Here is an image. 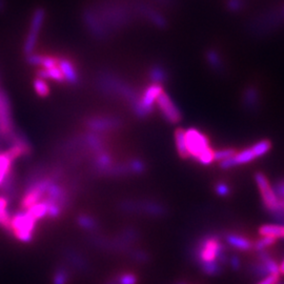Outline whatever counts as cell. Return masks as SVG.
Listing matches in <instances>:
<instances>
[{"mask_svg": "<svg viewBox=\"0 0 284 284\" xmlns=\"http://www.w3.org/2000/svg\"><path fill=\"white\" fill-rule=\"evenodd\" d=\"M105 284H117V282H116V280H115V279H113V280L107 281Z\"/></svg>", "mask_w": 284, "mask_h": 284, "instance_id": "f6af8a7d", "label": "cell"}, {"mask_svg": "<svg viewBox=\"0 0 284 284\" xmlns=\"http://www.w3.org/2000/svg\"><path fill=\"white\" fill-rule=\"evenodd\" d=\"M8 204L9 200L3 195H0V228L7 232H11L12 215L8 212Z\"/></svg>", "mask_w": 284, "mask_h": 284, "instance_id": "ffe728a7", "label": "cell"}, {"mask_svg": "<svg viewBox=\"0 0 284 284\" xmlns=\"http://www.w3.org/2000/svg\"><path fill=\"white\" fill-rule=\"evenodd\" d=\"M142 211L143 213L151 215L155 217H161L166 213V209L159 202L155 201H144L136 202L135 201V213Z\"/></svg>", "mask_w": 284, "mask_h": 284, "instance_id": "2e32d148", "label": "cell"}, {"mask_svg": "<svg viewBox=\"0 0 284 284\" xmlns=\"http://www.w3.org/2000/svg\"><path fill=\"white\" fill-rule=\"evenodd\" d=\"M70 279V271L66 267H59L55 273L53 277V284H66Z\"/></svg>", "mask_w": 284, "mask_h": 284, "instance_id": "f1b7e54d", "label": "cell"}, {"mask_svg": "<svg viewBox=\"0 0 284 284\" xmlns=\"http://www.w3.org/2000/svg\"><path fill=\"white\" fill-rule=\"evenodd\" d=\"M96 86L98 91L105 96L121 97L133 106L138 102L140 96L129 83L111 71H101L96 77Z\"/></svg>", "mask_w": 284, "mask_h": 284, "instance_id": "7a4b0ae2", "label": "cell"}, {"mask_svg": "<svg viewBox=\"0 0 284 284\" xmlns=\"http://www.w3.org/2000/svg\"><path fill=\"white\" fill-rule=\"evenodd\" d=\"M276 240H277V239H274V238H271V237L261 236V238H260L259 240H257L256 242L254 243L253 249H255L257 252H262V251H264L266 249L272 247L273 244L276 242Z\"/></svg>", "mask_w": 284, "mask_h": 284, "instance_id": "d6a6232c", "label": "cell"}, {"mask_svg": "<svg viewBox=\"0 0 284 284\" xmlns=\"http://www.w3.org/2000/svg\"><path fill=\"white\" fill-rule=\"evenodd\" d=\"M77 223L80 228L89 231V232H95L96 230H98V228H99L97 220L85 214L79 215V216L77 217Z\"/></svg>", "mask_w": 284, "mask_h": 284, "instance_id": "4316f807", "label": "cell"}, {"mask_svg": "<svg viewBox=\"0 0 284 284\" xmlns=\"http://www.w3.org/2000/svg\"><path fill=\"white\" fill-rule=\"evenodd\" d=\"M243 103L249 110L256 109L259 103V94H258L256 87H254V86L248 87L246 92H244Z\"/></svg>", "mask_w": 284, "mask_h": 284, "instance_id": "d4e9b609", "label": "cell"}, {"mask_svg": "<svg viewBox=\"0 0 284 284\" xmlns=\"http://www.w3.org/2000/svg\"><path fill=\"white\" fill-rule=\"evenodd\" d=\"M276 284H284V283H283V282H280V281H279V282H277Z\"/></svg>", "mask_w": 284, "mask_h": 284, "instance_id": "c3c4849f", "label": "cell"}, {"mask_svg": "<svg viewBox=\"0 0 284 284\" xmlns=\"http://www.w3.org/2000/svg\"><path fill=\"white\" fill-rule=\"evenodd\" d=\"M175 143L180 157L182 159H190L187 143H185V130L181 129V127L175 131Z\"/></svg>", "mask_w": 284, "mask_h": 284, "instance_id": "cb8c5ba5", "label": "cell"}, {"mask_svg": "<svg viewBox=\"0 0 284 284\" xmlns=\"http://www.w3.org/2000/svg\"><path fill=\"white\" fill-rule=\"evenodd\" d=\"M274 190H275L276 194L280 199L284 200V179L279 180L275 185H274Z\"/></svg>", "mask_w": 284, "mask_h": 284, "instance_id": "60d3db41", "label": "cell"}, {"mask_svg": "<svg viewBox=\"0 0 284 284\" xmlns=\"http://www.w3.org/2000/svg\"><path fill=\"white\" fill-rule=\"evenodd\" d=\"M26 61L28 64L34 66H40L41 68H51L58 65V60L52 56L39 55V54H30L26 56Z\"/></svg>", "mask_w": 284, "mask_h": 284, "instance_id": "e0dca14e", "label": "cell"}, {"mask_svg": "<svg viewBox=\"0 0 284 284\" xmlns=\"http://www.w3.org/2000/svg\"><path fill=\"white\" fill-rule=\"evenodd\" d=\"M44 18H45L44 9L42 7L36 8L32 16L30 31H28V34L25 38V41L23 44V52L26 56L34 53V50L37 44L39 32H40L42 24L44 22Z\"/></svg>", "mask_w": 284, "mask_h": 284, "instance_id": "30bf717a", "label": "cell"}, {"mask_svg": "<svg viewBox=\"0 0 284 284\" xmlns=\"http://www.w3.org/2000/svg\"><path fill=\"white\" fill-rule=\"evenodd\" d=\"M200 268L204 274L209 276H217L221 273V264L219 262H209L200 264Z\"/></svg>", "mask_w": 284, "mask_h": 284, "instance_id": "f546056e", "label": "cell"}, {"mask_svg": "<svg viewBox=\"0 0 284 284\" xmlns=\"http://www.w3.org/2000/svg\"><path fill=\"white\" fill-rule=\"evenodd\" d=\"M282 238H284V225H283V236H282Z\"/></svg>", "mask_w": 284, "mask_h": 284, "instance_id": "681fc988", "label": "cell"}, {"mask_svg": "<svg viewBox=\"0 0 284 284\" xmlns=\"http://www.w3.org/2000/svg\"><path fill=\"white\" fill-rule=\"evenodd\" d=\"M255 181H256L258 190L260 192L264 208L274 217L279 220L281 213V200L271 185L268 177L263 173H257L255 175Z\"/></svg>", "mask_w": 284, "mask_h": 284, "instance_id": "5b68a950", "label": "cell"}, {"mask_svg": "<svg viewBox=\"0 0 284 284\" xmlns=\"http://www.w3.org/2000/svg\"><path fill=\"white\" fill-rule=\"evenodd\" d=\"M28 213L31 214V216L35 219V220H40L43 219L44 217H46L47 214V207L46 203L42 200L40 202L36 203L35 205H33L32 208H30L28 210H26Z\"/></svg>", "mask_w": 284, "mask_h": 284, "instance_id": "83f0119b", "label": "cell"}, {"mask_svg": "<svg viewBox=\"0 0 284 284\" xmlns=\"http://www.w3.org/2000/svg\"><path fill=\"white\" fill-rule=\"evenodd\" d=\"M260 236L271 237L274 239H279L283 236V225L278 223H268L263 224L259 229Z\"/></svg>", "mask_w": 284, "mask_h": 284, "instance_id": "7402d4cb", "label": "cell"}, {"mask_svg": "<svg viewBox=\"0 0 284 284\" xmlns=\"http://www.w3.org/2000/svg\"><path fill=\"white\" fill-rule=\"evenodd\" d=\"M214 153H215V151L211 148V146H209L208 149H205V150L198 156L197 161L200 162V163L203 164V165H209V164H211V163L214 161Z\"/></svg>", "mask_w": 284, "mask_h": 284, "instance_id": "d590c367", "label": "cell"}, {"mask_svg": "<svg viewBox=\"0 0 284 284\" xmlns=\"http://www.w3.org/2000/svg\"><path fill=\"white\" fill-rule=\"evenodd\" d=\"M117 284H137L138 279L132 273H122L115 278Z\"/></svg>", "mask_w": 284, "mask_h": 284, "instance_id": "e575fe53", "label": "cell"}, {"mask_svg": "<svg viewBox=\"0 0 284 284\" xmlns=\"http://www.w3.org/2000/svg\"><path fill=\"white\" fill-rule=\"evenodd\" d=\"M131 174H142L145 171V163L140 159H131L126 162Z\"/></svg>", "mask_w": 284, "mask_h": 284, "instance_id": "1f68e13d", "label": "cell"}, {"mask_svg": "<svg viewBox=\"0 0 284 284\" xmlns=\"http://www.w3.org/2000/svg\"><path fill=\"white\" fill-rule=\"evenodd\" d=\"M34 89L37 95L40 97H46L50 94V87H48L45 80L41 79V78H36L34 80Z\"/></svg>", "mask_w": 284, "mask_h": 284, "instance_id": "4dcf8cb0", "label": "cell"}, {"mask_svg": "<svg viewBox=\"0 0 284 284\" xmlns=\"http://www.w3.org/2000/svg\"><path fill=\"white\" fill-rule=\"evenodd\" d=\"M37 76L38 78H41L44 80L50 79L56 82H64L63 75L58 65L51 68H40V70L37 71Z\"/></svg>", "mask_w": 284, "mask_h": 284, "instance_id": "603a6c76", "label": "cell"}, {"mask_svg": "<svg viewBox=\"0 0 284 284\" xmlns=\"http://www.w3.org/2000/svg\"><path fill=\"white\" fill-rule=\"evenodd\" d=\"M149 79L154 84H164L169 80V73L161 63H154L149 70Z\"/></svg>", "mask_w": 284, "mask_h": 284, "instance_id": "d6986e66", "label": "cell"}, {"mask_svg": "<svg viewBox=\"0 0 284 284\" xmlns=\"http://www.w3.org/2000/svg\"><path fill=\"white\" fill-rule=\"evenodd\" d=\"M237 153L236 150L234 149H223V150H219V151H215L214 153V161H218L221 162L223 160H227Z\"/></svg>", "mask_w": 284, "mask_h": 284, "instance_id": "836d02e7", "label": "cell"}, {"mask_svg": "<svg viewBox=\"0 0 284 284\" xmlns=\"http://www.w3.org/2000/svg\"><path fill=\"white\" fill-rule=\"evenodd\" d=\"M133 12L140 17H143L146 21H149L151 24L156 26L160 30L168 27V20L157 9L154 8L151 4L143 2V1H137L132 6Z\"/></svg>", "mask_w": 284, "mask_h": 284, "instance_id": "8fae6325", "label": "cell"}, {"mask_svg": "<svg viewBox=\"0 0 284 284\" xmlns=\"http://www.w3.org/2000/svg\"><path fill=\"white\" fill-rule=\"evenodd\" d=\"M205 60H207V63L215 73L218 74L223 73L225 66L221 58V55L217 50H215V48H210L209 51H207V53H205Z\"/></svg>", "mask_w": 284, "mask_h": 284, "instance_id": "44dd1931", "label": "cell"}, {"mask_svg": "<svg viewBox=\"0 0 284 284\" xmlns=\"http://www.w3.org/2000/svg\"><path fill=\"white\" fill-rule=\"evenodd\" d=\"M227 6L231 12H239L244 6V0H228Z\"/></svg>", "mask_w": 284, "mask_h": 284, "instance_id": "8d00e7d4", "label": "cell"}, {"mask_svg": "<svg viewBox=\"0 0 284 284\" xmlns=\"http://www.w3.org/2000/svg\"><path fill=\"white\" fill-rule=\"evenodd\" d=\"M37 220L27 211H19L12 216L11 228L14 236L21 242L28 243L34 238Z\"/></svg>", "mask_w": 284, "mask_h": 284, "instance_id": "8992f818", "label": "cell"}, {"mask_svg": "<svg viewBox=\"0 0 284 284\" xmlns=\"http://www.w3.org/2000/svg\"><path fill=\"white\" fill-rule=\"evenodd\" d=\"M64 255H65V258L68 260V262H70L73 267L79 269V270H83V271L87 270L86 261L77 252L73 250H67L64 253Z\"/></svg>", "mask_w": 284, "mask_h": 284, "instance_id": "484cf974", "label": "cell"}, {"mask_svg": "<svg viewBox=\"0 0 284 284\" xmlns=\"http://www.w3.org/2000/svg\"><path fill=\"white\" fill-rule=\"evenodd\" d=\"M280 280V274H272L263 277L257 284H276Z\"/></svg>", "mask_w": 284, "mask_h": 284, "instance_id": "f35d334b", "label": "cell"}, {"mask_svg": "<svg viewBox=\"0 0 284 284\" xmlns=\"http://www.w3.org/2000/svg\"><path fill=\"white\" fill-rule=\"evenodd\" d=\"M4 6H5V2H4V0H0V12H2V11H3Z\"/></svg>", "mask_w": 284, "mask_h": 284, "instance_id": "ee69618b", "label": "cell"}, {"mask_svg": "<svg viewBox=\"0 0 284 284\" xmlns=\"http://www.w3.org/2000/svg\"><path fill=\"white\" fill-rule=\"evenodd\" d=\"M58 66H59L63 75L64 81L72 85L79 83V74H78L75 65L70 60L66 59V58H61V59L58 60Z\"/></svg>", "mask_w": 284, "mask_h": 284, "instance_id": "9a60e30c", "label": "cell"}, {"mask_svg": "<svg viewBox=\"0 0 284 284\" xmlns=\"http://www.w3.org/2000/svg\"><path fill=\"white\" fill-rule=\"evenodd\" d=\"M194 259L198 264L209 262L224 263L227 261L224 248L218 236H204L195 246L193 251Z\"/></svg>", "mask_w": 284, "mask_h": 284, "instance_id": "3957f363", "label": "cell"}, {"mask_svg": "<svg viewBox=\"0 0 284 284\" xmlns=\"http://www.w3.org/2000/svg\"><path fill=\"white\" fill-rule=\"evenodd\" d=\"M282 17L284 18V7H283V9H282Z\"/></svg>", "mask_w": 284, "mask_h": 284, "instance_id": "7dc6e473", "label": "cell"}, {"mask_svg": "<svg viewBox=\"0 0 284 284\" xmlns=\"http://www.w3.org/2000/svg\"><path fill=\"white\" fill-rule=\"evenodd\" d=\"M215 190H216V193L219 195V196H228L230 195L231 193V189L229 185L227 183H224V182H219L217 183L216 185V188H215Z\"/></svg>", "mask_w": 284, "mask_h": 284, "instance_id": "ab89813d", "label": "cell"}, {"mask_svg": "<svg viewBox=\"0 0 284 284\" xmlns=\"http://www.w3.org/2000/svg\"><path fill=\"white\" fill-rule=\"evenodd\" d=\"M176 284H188V283L184 282V281H180V282H177Z\"/></svg>", "mask_w": 284, "mask_h": 284, "instance_id": "bcb514c9", "label": "cell"}, {"mask_svg": "<svg viewBox=\"0 0 284 284\" xmlns=\"http://www.w3.org/2000/svg\"><path fill=\"white\" fill-rule=\"evenodd\" d=\"M82 21L89 34L98 41H105L112 35L94 6H87L82 12Z\"/></svg>", "mask_w": 284, "mask_h": 284, "instance_id": "52a82bcc", "label": "cell"}, {"mask_svg": "<svg viewBox=\"0 0 284 284\" xmlns=\"http://www.w3.org/2000/svg\"><path fill=\"white\" fill-rule=\"evenodd\" d=\"M93 6L112 34L129 25L133 19V8L117 0H103Z\"/></svg>", "mask_w": 284, "mask_h": 284, "instance_id": "6da1fadb", "label": "cell"}, {"mask_svg": "<svg viewBox=\"0 0 284 284\" xmlns=\"http://www.w3.org/2000/svg\"><path fill=\"white\" fill-rule=\"evenodd\" d=\"M130 255H131V258L136 260V261H139V262H145L149 260V256L148 254L141 252V251H129Z\"/></svg>", "mask_w": 284, "mask_h": 284, "instance_id": "74e56055", "label": "cell"}, {"mask_svg": "<svg viewBox=\"0 0 284 284\" xmlns=\"http://www.w3.org/2000/svg\"><path fill=\"white\" fill-rule=\"evenodd\" d=\"M156 103H157L160 114L165 121L176 124L182 119L181 111L179 110V107L176 105V103L173 101V99L168 93H165L163 91L158 96Z\"/></svg>", "mask_w": 284, "mask_h": 284, "instance_id": "7c38bea8", "label": "cell"}, {"mask_svg": "<svg viewBox=\"0 0 284 284\" xmlns=\"http://www.w3.org/2000/svg\"><path fill=\"white\" fill-rule=\"evenodd\" d=\"M122 124L119 117L114 116H95L85 120V126L94 133L109 132L118 129Z\"/></svg>", "mask_w": 284, "mask_h": 284, "instance_id": "4fadbf2b", "label": "cell"}, {"mask_svg": "<svg viewBox=\"0 0 284 284\" xmlns=\"http://www.w3.org/2000/svg\"><path fill=\"white\" fill-rule=\"evenodd\" d=\"M259 253V262L253 270L255 275L263 278L268 275H272V274H280L279 263L274 260L268 253H264V251Z\"/></svg>", "mask_w": 284, "mask_h": 284, "instance_id": "5bb4252c", "label": "cell"}, {"mask_svg": "<svg viewBox=\"0 0 284 284\" xmlns=\"http://www.w3.org/2000/svg\"><path fill=\"white\" fill-rule=\"evenodd\" d=\"M154 1L162 6H171L173 4L174 0H154Z\"/></svg>", "mask_w": 284, "mask_h": 284, "instance_id": "7bdbcfd3", "label": "cell"}, {"mask_svg": "<svg viewBox=\"0 0 284 284\" xmlns=\"http://www.w3.org/2000/svg\"><path fill=\"white\" fill-rule=\"evenodd\" d=\"M271 148H272V144L269 140H260L255 144L251 145L250 148L244 149L240 152H237L233 156V157L219 162L220 168L228 170V169L235 168V166L250 163L254 160L262 157V156H264L266 154H268Z\"/></svg>", "mask_w": 284, "mask_h": 284, "instance_id": "277c9868", "label": "cell"}, {"mask_svg": "<svg viewBox=\"0 0 284 284\" xmlns=\"http://www.w3.org/2000/svg\"><path fill=\"white\" fill-rule=\"evenodd\" d=\"M230 263H231V266L234 270H238L239 267H240V260L238 257L236 256H233L231 259H230Z\"/></svg>", "mask_w": 284, "mask_h": 284, "instance_id": "b9f144b4", "label": "cell"}, {"mask_svg": "<svg viewBox=\"0 0 284 284\" xmlns=\"http://www.w3.org/2000/svg\"><path fill=\"white\" fill-rule=\"evenodd\" d=\"M185 143L190 158L194 160H197L198 156L211 146L208 137L194 127L185 131Z\"/></svg>", "mask_w": 284, "mask_h": 284, "instance_id": "9c48e42d", "label": "cell"}, {"mask_svg": "<svg viewBox=\"0 0 284 284\" xmlns=\"http://www.w3.org/2000/svg\"><path fill=\"white\" fill-rule=\"evenodd\" d=\"M225 240L230 244V246L238 251H250L253 249L254 243L248 239L247 237H243L241 235L230 233L225 236Z\"/></svg>", "mask_w": 284, "mask_h": 284, "instance_id": "ac0fdd59", "label": "cell"}, {"mask_svg": "<svg viewBox=\"0 0 284 284\" xmlns=\"http://www.w3.org/2000/svg\"><path fill=\"white\" fill-rule=\"evenodd\" d=\"M16 131L11 112V101L5 92L0 90V144H7L12 134Z\"/></svg>", "mask_w": 284, "mask_h": 284, "instance_id": "ba28073f", "label": "cell"}]
</instances>
